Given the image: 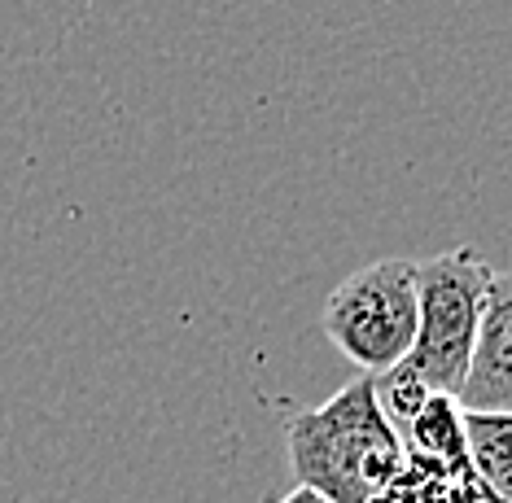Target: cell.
<instances>
[{
    "instance_id": "obj_1",
    "label": "cell",
    "mask_w": 512,
    "mask_h": 503,
    "mask_svg": "<svg viewBox=\"0 0 512 503\" xmlns=\"http://www.w3.org/2000/svg\"><path fill=\"white\" fill-rule=\"evenodd\" d=\"M285 455L298 486L324 503H421L399 429L364 372L320 407L285 420Z\"/></svg>"
},
{
    "instance_id": "obj_2",
    "label": "cell",
    "mask_w": 512,
    "mask_h": 503,
    "mask_svg": "<svg viewBox=\"0 0 512 503\" xmlns=\"http://www.w3.org/2000/svg\"><path fill=\"white\" fill-rule=\"evenodd\" d=\"M486 280H491V263L473 245L416 263V337L399 372L421 390L451 394V399L460 394L469 377L477 324H482Z\"/></svg>"
},
{
    "instance_id": "obj_3",
    "label": "cell",
    "mask_w": 512,
    "mask_h": 503,
    "mask_svg": "<svg viewBox=\"0 0 512 503\" xmlns=\"http://www.w3.org/2000/svg\"><path fill=\"white\" fill-rule=\"evenodd\" d=\"M324 337L364 377L399 368L416 337V263L377 259L346 276L324 302Z\"/></svg>"
},
{
    "instance_id": "obj_4",
    "label": "cell",
    "mask_w": 512,
    "mask_h": 503,
    "mask_svg": "<svg viewBox=\"0 0 512 503\" xmlns=\"http://www.w3.org/2000/svg\"><path fill=\"white\" fill-rule=\"evenodd\" d=\"M456 403L464 412L512 416V272H491L482 302V324Z\"/></svg>"
},
{
    "instance_id": "obj_5",
    "label": "cell",
    "mask_w": 512,
    "mask_h": 503,
    "mask_svg": "<svg viewBox=\"0 0 512 503\" xmlns=\"http://www.w3.org/2000/svg\"><path fill=\"white\" fill-rule=\"evenodd\" d=\"M469 460L491 503H512V416L464 412Z\"/></svg>"
},
{
    "instance_id": "obj_6",
    "label": "cell",
    "mask_w": 512,
    "mask_h": 503,
    "mask_svg": "<svg viewBox=\"0 0 512 503\" xmlns=\"http://www.w3.org/2000/svg\"><path fill=\"white\" fill-rule=\"evenodd\" d=\"M276 503H324V499H320V495H311V490H302V486H294L285 499H276Z\"/></svg>"
}]
</instances>
